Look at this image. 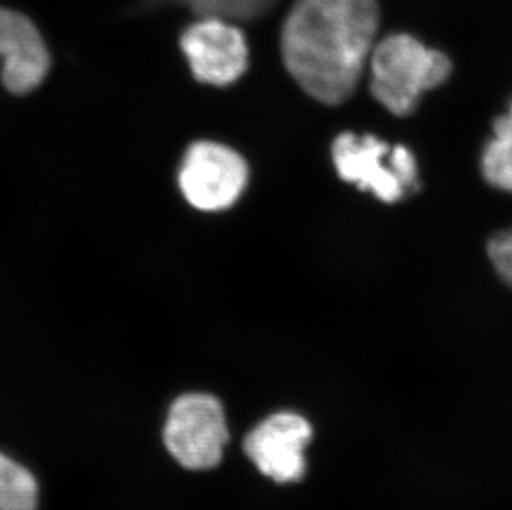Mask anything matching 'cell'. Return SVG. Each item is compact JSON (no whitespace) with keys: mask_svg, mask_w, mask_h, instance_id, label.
Segmentation results:
<instances>
[{"mask_svg":"<svg viewBox=\"0 0 512 510\" xmlns=\"http://www.w3.org/2000/svg\"><path fill=\"white\" fill-rule=\"evenodd\" d=\"M368 63L373 97L397 116L411 115L423 93L441 87L453 70L445 53L428 49L408 34L380 40Z\"/></svg>","mask_w":512,"mask_h":510,"instance_id":"2","label":"cell"},{"mask_svg":"<svg viewBox=\"0 0 512 510\" xmlns=\"http://www.w3.org/2000/svg\"><path fill=\"white\" fill-rule=\"evenodd\" d=\"M312 439L309 421L281 411L267 416L244 439V453L261 474L279 484L297 482L307 469L305 448Z\"/></svg>","mask_w":512,"mask_h":510,"instance_id":"7","label":"cell"},{"mask_svg":"<svg viewBox=\"0 0 512 510\" xmlns=\"http://www.w3.org/2000/svg\"><path fill=\"white\" fill-rule=\"evenodd\" d=\"M188 5L189 9L201 17H218V19L256 20L269 14L277 0H174Z\"/></svg>","mask_w":512,"mask_h":510,"instance_id":"11","label":"cell"},{"mask_svg":"<svg viewBox=\"0 0 512 510\" xmlns=\"http://www.w3.org/2000/svg\"><path fill=\"white\" fill-rule=\"evenodd\" d=\"M50 70V53L34 22L0 7V80L14 95L34 92Z\"/></svg>","mask_w":512,"mask_h":510,"instance_id":"8","label":"cell"},{"mask_svg":"<svg viewBox=\"0 0 512 510\" xmlns=\"http://www.w3.org/2000/svg\"><path fill=\"white\" fill-rule=\"evenodd\" d=\"M39 484L20 462L0 453V510H37Z\"/></svg>","mask_w":512,"mask_h":510,"instance_id":"10","label":"cell"},{"mask_svg":"<svg viewBox=\"0 0 512 510\" xmlns=\"http://www.w3.org/2000/svg\"><path fill=\"white\" fill-rule=\"evenodd\" d=\"M481 173L489 186L512 193V102L494 121L493 136L481 154Z\"/></svg>","mask_w":512,"mask_h":510,"instance_id":"9","label":"cell"},{"mask_svg":"<svg viewBox=\"0 0 512 510\" xmlns=\"http://www.w3.org/2000/svg\"><path fill=\"white\" fill-rule=\"evenodd\" d=\"M249 181L246 159L216 141H196L184 154L178 183L194 209L219 212L239 201Z\"/></svg>","mask_w":512,"mask_h":510,"instance_id":"5","label":"cell"},{"mask_svg":"<svg viewBox=\"0 0 512 510\" xmlns=\"http://www.w3.org/2000/svg\"><path fill=\"white\" fill-rule=\"evenodd\" d=\"M229 441L223 405L208 393H188L171 405L163 428V443L179 466L208 471L223 461Z\"/></svg>","mask_w":512,"mask_h":510,"instance_id":"4","label":"cell"},{"mask_svg":"<svg viewBox=\"0 0 512 510\" xmlns=\"http://www.w3.org/2000/svg\"><path fill=\"white\" fill-rule=\"evenodd\" d=\"M332 161L343 181L370 191L382 203H400L420 189L413 151L377 136L340 133L332 143Z\"/></svg>","mask_w":512,"mask_h":510,"instance_id":"3","label":"cell"},{"mask_svg":"<svg viewBox=\"0 0 512 510\" xmlns=\"http://www.w3.org/2000/svg\"><path fill=\"white\" fill-rule=\"evenodd\" d=\"M378 25L377 0H297L282 25L285 68L309 97L342 105L357 90Z\"/></svg>","mask_w":512,"mask_h":510,"instance_id":"1","label":"cell"},{"mask_svg":"<svg viewBox=\"0 0 512 510\" xmlns=\"http://www.w3.org/2000/svg\"><path fill=\"white\" fill-rule=\"evenodd\" d=\"M181 50L198 82L228 87L246 73L249 47L231 20L201 17L181 37Z\"/></svg>","mask_w":512,"mask_h":510,"instance_id":"6","label":"cell"},{"mask_svg":"<svg viewBox=\"0 0 512 510\" xmlns=\"http://www.w3.org/2000/svg\"><path fill=\"white\" fill-rule=\"evenodd\" d=\"M488 255L499 279L512 289V229L498 232L489 239Z\"/></svg>","mask_w":512,"mask_h":510,"instance_id":"12","label":"cell"}]
</instances>
